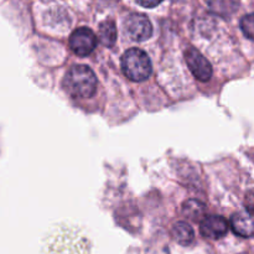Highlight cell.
Here are the masks:
<instances>
[{
    "mask_svg": "<svg viewBox=\"0 0 254 254\" xmlns=\"http://www.w3.org/2000/svg\"><path fill=\"white\" fill-rule=\"evenodd\" d=\"M208 6L215 14L230 16L237 10L238 4L235 0H208Z\"/></svg>",
    "mask_w": 254,
    "mask_h": 254,
    "instance_id": "obj_11",
    "label": "cell"
},
{
    "mask_svg": "<svg viewBox=\"0 0 254 254\" xmlns=\"http://www.w3.org/2000/svg\"><path fill=\"white\" fill-rule=\"evenodd\" d=\"M164 0H135L136 4H139L140 6L144 7H155L159 4H161Z\"/></svg>",
    "mask_w": 254,
    "mask_h": 254,
    "instance_id": "obj_13",
    "label": "cell"
},
{
    "mask_svg": "<svg viewBox=\"0 0 254 254\" xmlns=\"http://www.w3.org/2000/svg\"><path fill=\"white\" fill-rule=\"evenodd\" d=\"M124 29L128 36L134 41H145L153 35V25L148 16L143 14H130L124 21Z\"/></svg>",
    "mask_w": 254,
    "mask_h": 254,
    "instance_id": "obj_4",
    "label": "cell"
},
{
    "mask_svg": "<svg viewBox=\"0 0 254 254\" xmlns=\"http://www.w3.org/2000/svg\"><path fill=\"white\" fill-rule=\"evenodd\" d=\"M241 29H242L243 34L247 36V39L253 40L254 37V19L253 14H248L242 17L241 20Z\"/></svg>",
    "mask_w": 254,
    "mask_h": 254,
    "instance_id": "obj_12",
    "label": "cell"
},
{
    "mask_svg": "<svg viewBox=\"0 0 254 254\" xmlns=\"http://www.w3.org/2000/svg\"><path fill=\"white\" fill-rule=\"evenodd\" d=\"M122 69L127 78L133 82H143L150 77L153 66L148 54L140 49H129L121 60Z\"/></svg>",
    "mask_w": 254,
    "mask_h": 254,
    "instance_id": "obj_2",
    "label": "cell"
},
{
    "mask_svg": "<svg viewBox=\"0 0 254 254\" xmlns=\"http://www.w3.org/2000/svg\"><path fill=\"white\" fill-rule=\"evenodd\" d=\"M171 233H173V237L179 245L181 246H189L192 243L193 238H195V233H193L192 227H191L189 223L183 222H176L175 225L173 226V230H171Z\"/></svg>",
    "mask_w": 254,
    "mask_h": 254,
    "instance_id": "obj_8",
    "label": "cell"
},
{
    "mask_svg": "<svg viewBox=\"0 0 254 254\" xmlns=\"http://www.w3.org/2000/svg\"><path fill=\"white\" fill-rule=\"evenodd\" d=\"M185 61L191 73L201 82H207L212 77V66L208 60L196 49H188L185 52Z\"/></svg>",
    "mask_w": 254,
    "mask_h": 254,
    "instance_id": "obj_5",
    "label": "cell"
},
{
    "mask_svg": "<svg viewBox=\"0 0 254 254\" xmlns=\"http://www.w3.org/2000/svg\"><path fill=\"white\" fill-rule=\"evenodd\" d=\"M99 39L104 46H114L117 41V26L113 20H106L99 25Z\"/></svg>",
    "mask_w": 254,
    "mask_h": 254,
    "instance_id": "obj_10",
    "label": "cell"
},
{
    "mask_svg": "<svg viewBox=\"0 0 254 254\" xmlns=\"http://www.w3.org/2000/svg\"><path fill=\"white\" fill-rule=\"evenodd\" d=\"M205 205L197 200H188L183 205V215L192 222H197L205 215Z\"/></svg>",
    "mask_w": 254,
    "mask_h": 254,
    "instance_id": "obj_9",
    "label": "cell"
},
{
    "mask_svg": "<svg viewBox=\"0 0 254 254\" xmlns=\"http://www.w3.org/2000/svg\"><path fill=\"white\" fill-rule=\"evenodd\" d=\"M231 227L233 232L243 238H250L253 236V220L251 211H240L231 218Z\"/></svg>",
    "mask_w": 254,
    "mask_h": 254,
    "instance_id": "obj_7",
    "label": "cell"
},
{
    "mask_svg": "<svg viewBox=\"0 0 254 254\" xmlns=\"http://www.w3.org/2000/svg\"><path fill=\"white\" fill-rule=\"evenodd\" d=\"M64 88L73 98H91L97 89V77L84 64L73 66L64 78Z\"/></svg>",
    "mask_w": 254,
    "mask_h": 254,
    "instance_id": "obj_1",
    "label": "cell"
},
{
    "mask_svg": "<svg viewBox=\"0 0 254 254\" xmlns=\"http://www.w3.org/2000/svg\"><path fill=\"white\" fill-rule=\"evenodd\" d=\"M228 223L222 216H208L201 222L200 232L208 240H220L227 233Z\"/></svg>",
    "mask_w": 254,
    "mask_h": 254,
    "instance_id": "obj_6",
    "label": "cell"
},
{
    "mask_svg": "<svg viewBox=\"0 0 254 254\" xmlns=\"http://www.w3.org/2000/svg\"><path fill=\"white\" fill-rule=\"evenodd\" d=\"M96 34L88 27H78L69 36V47L77 56H88L96 50Z\"/></svg>",
    "mask_w": 254,
    "mask_h": 254,
    "instance_id": "obj_3",
    "label": "cell"
}]
</instances>
